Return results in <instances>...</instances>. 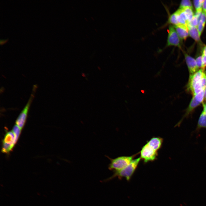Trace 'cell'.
<instances>
[{
	"mask_svg": "<svg viewBox=\"0 0 206 206\" xmlns=\"http://www.w3.org/2000/svg\"><path fill=\"white\" fill-rule=\"evenodd\" d=\"M141 159L140 157L133 159L129 165L122 169L114 171L113 175L106 181H109L115 177H118L119 179L124 177L127 181H129L137 168Z\"/></svg>",
	"mask_w": 206,
	"mask_h": 206,
	"instance_id": "6da1fadb",
	"label": "cell"
},
{
	"mask_svg": "<svg viewBox=\"0 0 206 206\" xmlns=\"http://www.w3.org/2000/svg\"><path fill=\"white\" fill-rule=\"evenodd\" d=\"M138 153L129 156H120L114 159L107 156V157L110 160V163L108 166V169L114 171L122 169L132 161L134 158Z\"/></svg>",
	"mask_w": 206,
	"mask_h": 206,
	"instance_id": "7a4b0ae2",
	"label": "cell"
},
{
	"mask_svg": "<svg viewBox=\"0 0 206 206\" xmlns=\"http://www.w3.org/2000/svg\"><path fill=\"white\" fill-rule=\"evenodd\" d=\"M36 88V85H34L33 88L32 93L31 94L27 104L16 120V125L21 129H22L25 124L30 106L34 96V95Z\"/></svg>",
	"mask_w": 206,
	"mask_h": 206,
	"instance_id": "3957f363",
	"label": "cell"
},
{
	"mask_svg": "<svg viewBox=\"0 0 206 206\" xmlns=\"http://www.w3.org/2000/svg\"><path fill=\"white\" fill-rule=\"evenodd\" d=\"M204 72L201 69L194 74L190 75L188 89L191 92L194 90L202 88L201 79Z\"/></svg>",
	"mask_w": 206,
	"mask_h": 206,
	"instance_id": "277c9868",
	"label": "cell"
},
{
	"mask_svg": "<svg viewBox=\"0 0 206 206\" xmlns=\"http://www.w3.org/2000/svg\"><path fill=\"white\" fill-rule=\"evenodd\" d=\"M140 153L141 159L145 163L155 160L158 155V151L153 149L147 143L142 146Z\"/></svg>",
	"mask_w": 206,
	"mask_h": 206,
	"instance_id": "5b68a950",
	"label": "cell"
},
{
	"mask_svg": "<svg viewBox=\"0 0 206 206\" xmlns=\"http://www.w3.org/2000/svg\"><path fill=\"white\" fill-rule=\"evenodd\" d=\"M168 35L166 47L180 46V39L173 25H170L167 30Z\"/></svg>",
	"mask_w": 206,
	"mask_h": 206,
	"instance_id": "8992f818",
	"label": "cell"
},
{
	"mask_svg": "<svg viewBox=\"0 0 206 206\" xmlns=\"http://www.w3.org/2000/svg\"><path fill=\"white\" fill-rule=\"evenodd\" d=\"M16 142L15 135L12 131L7 132L3 141L2 152L5 153L9 152Z\"/></svg>",
	"mask_w": 206,
	"mask_h": 206,
	"instance_id": "52a82bcc",
	"label": "cell"
},
{
	"mask_svg": "<svg viewBox=\"0 0 206 206\" xmlns=\"http://www.w3.org/2000/svg\"><path fill=\"white\" fill-rule=\"evenodd\" d=\"M185 58L190 75L194 74L199 70L195 60L186 54H185Z\"/></svg>",
	"mask_w": 206,
	"mask_h": 206,
	"instance_id": "ba28073f",
	"label": "cell"
},
{
	"mask_svg": "<svg viewBox=\"0 0 206 206\" xmlns=\"http://www.w3.org/2000/svg\"><path fill=\"white\" fill-rule=\"evenodd\" d=\"M174 26L180 40H185L189 35L187 26L181 25Z\"/></svg>",
	"mask_w": 206,
	"mask_h": 206,
	"instance_id": "9c48e42d",
	"label": "cell"
},
{
	"mask_svg": "<svg viewBox=\"0 0 206 206\" xmlns=\"http://www.w3.org/2000/svg\"><path fill=\"white\" fill-rule=\"evenodd\" d=\"M163 139L160 137H153L147 142L148 145L155 150L158 151L162 146Z\"/></svg>",
	"mask_w": 206,
	"mask_h": 206,
	"instance_id": "30bf717a",
	"label": "cell"
},
{
	"mask_svg": "<svg viewBox=\"0 0 206 206\" xmlns=\"http://www.w3.org/2000/svg\"><path fill=\"white\" fill-rule=\"evenodd\" d=\"M202 128L206 129V115L203 108L198 120L195 131L199 132Z\"/></svg>",
	"mask_w": 206,
	"mask_h": 206,
	"instance_id": "8fae6325",
	"label": "cell"
},
{
	"mask_svg": "<svg viewBox=\"0 0 206 206\" xmlns=\"http://www.w3.org/2000/svg\"><path fill=\"white\" fill-rule=\"evenodd\" d=\"M189 35L195 41L201 42L200 35L199 34L197 27H189L188 28Z\"/></svg>",
	"mask_w": 206,
	"mask_h": 206,
	"instance_id": "7c38bea8",
	"label": "cell"
},
{
	"mask_svg": "<svg viewBox=\"0 0 206 206\" xmlns=\"http://www.w3.org/2000/svg\"><path fill=\"white\" fill-rule=\"evenodd\" d=\"M168 23L173 26H177L179 25L177 19V15L176 11L169 16Z\"/></svg>",
	"mask_w": 206,
	"mask_h": 206,
	"instance_id": "4fadbf2b",
	"label": "cell"
},
{
	"mask_svg": "<svg viewBox=\"0 0 206 206\" xmlns=\"http://www.w3.org/2000/svg\"><path fill=\"white\" fill-rule=\"evenodd\" d=\"M183 9L187 17L188 23L192 20L194 15L192 8H187Z\"/></svg>",
	"mask_w": 206,
	"mask_h": 206,
	"instance_id": "5bb4252c",
	"label": "cell"
},
{
	"mask_svg": "<svg viewBox=\"0 0 206 206\" xmlns=\"http://www.w3.org/2000/svg\"><path fill=\"white\" fill-rule=\"evenodd\" d=\"M187 8H193L192 3L189 0H183L181 1L179 9H184Z\"/></svg>",
	"mask_w": 206,
	"mask_h": 206,
	"instance_id": "9a60e30c",
	"label": "cell"
},
{
	"mask_svg": "<svg viewBox=\"0 0 206 206\" xmlns=\"http://www.w3.org/2000/svg\"><path fill=\"white\" fill-rule=\"evenodd\" d=\"M203 0L193 1V3L196 11H202V4Z\"/></svg>",
	"mask_w": 206,
	"mask_h": 206,
	"instance_id": "2e32d148",
	"label": "cell"
},
{
	"mask_svg": "<svg viewBox=\"0 0 206 206\" xmlns=\"http://www.w3.org/2000/svg\"><path fill=\"white\" fill-rule=\"evenodd\" d=\"M199 22L198 19L194 15L192 20L188 24L187 27H197Z\"/></svg>",
	"mask_w": 206,
	"mask_h": 206,
	"instance_id": "e0dca14e",
	"label": "cell"
},
{
	"mask_svg": "<svg viewBox=\"0 0 206 206\" xmlns=\"http://www.w3.org/2000/svg\"><path fill=\"white\" fill-rule=\"evenodd\" d=\"M21 130L16 125H15L12 130L15 135V140L16 141L20 133Z\"/></svg>",
	"mask_w": 206,
	"mask_h": 206,
	"instance_id": "ac0fdd59",
	"label": "cell"
},
{
	"mask_svg": "<svg viewBox=\"0 0 206 206\" xmlns=\"http://www.w3.org/2000/svg\"><path fill=\"white\" fill-rule=\"evenodd\" d=\"M201 84L203 90H205L206 87V72H204L201 79Z\"/></svg>",
	"mask_w": 206,
	"mask_h": 206,
	"instance_id": "d6986e66",
	"label": "cell"
},
{
	"mask_svg": "<svg viewBox=\"0 0 206 206\" xmlns=\"http://www.w3.org/2000/svg\"><path fill=\"white\" fill-rule=\"evenodd\" d=\"M205 23L201 21L199 22L197 28L200 36L203 31Z\"/></svg>",
	"mask_w": 206,
	"mask_h": 206,
	"instance_id": "ffe728a7",
	"label": "cell"
},
{
	"mask_svg": "<svg viewBox=\"0 0 206 206\" xmlns=\"http://www.w3.org/2000/svg\"><path fill=\"white\" fill-rule=\"evenodd\" d=\"M197 67L198 69L202 68V55L198 56L195 59Z\"/></svg>",
	"mask_w": 206,
	"mask_h": 206,
	"instance_id": "44dd1931",
	"label": "cell"
},
{
	"mask_svg": "<svg viewBox=\"0 0 206 206\" xmlns=\"http://www.w3.org/2000/svg\"><path fill=\"white\" fill-rule=\"evenodd\" d=\"M202 66L201 69L204 71L206 66V56L202 54Z\"/></svg>",
	"mask_w": 206,
	"mask_h": 206,
	"instance_id": "7402d4cb",
	"label": "cell"
},
{
	"mask_svg": "<svg viewBox=\"0 0 206 206\" xmlns=\"http://www.w3.org/2000/svg\"><path fill=\"white\" fill-rule=\"evenodd\" d=\"M202 8L203 12L206 14V0H203Z\"/></svg>",
	"mask_w": 206,
	"mask_h": 206,
	"instance_id": "603a6c76",
	"label": "cell"
},
{
	"mask_svg": "<svg viewBox=\"0 0 206 206\" xmlns=\"http://www.w3.org/2000/svg\"><path fill=\"white\" fill-rule=\"evenodd\" d=\"M8 38H7L6 39H1L0 40V44L1 45H3L5 44L8 41Z\"/></svg>",
	"mask_w": 206,
	"mask_h": 206,
	"instance_id": "cb8c5ba5",
	"label": "cell"
},
{
	"mask_svg": "<svg viewBox=\"0 0 206 206\" xmlns=\"http://www.w3.org/2000/svg\"><path fill=\"white\" fill-rule=\"evenodd\" d=\"M202 54L206 56V46H205L203 49Z\"/></svg>",
	"mask_w": 206,
	"mask_h": 206,
	"instance_id": "d4e9b609",
	"label": "cell"
},
{
	"mask_svg": "<svg viewBox=\"0 0 206 206\" xmlns=\"http://www.w3.org/2000/svg\"><path fill=\"white\" fill-rule=\"evenodd\" d=\"M203 108L204 109L206 115V102L203 103Z\"/></svg>",
	"mask_w": 206,
	"mask_h": 206,
	"instance_id": "484cf974",
	"label": "cell"
},
{
	"mask_svg": "<svg viewBox=\"0 0 206 206\" xmlns=\"http://www.w3.org/2000/svg\"><path fill=\"white\" fill-rule=\"evenodd\" d=\"M204 99L206 101V87L204 90Z\"/></svg>",
	"mask_w": 206,
	"mask_h": 206,
	"instance_id": "4316f807",
	"label": "cell"
},
{
	"mask_svg": "<svg viewBox=\"0 0 206 206\" xmlns=\"http://www.w3.org/2000/svg\"><path fill=\"white\" fill-rule=\"evenodd\" d=\"M82 76L83 77H86V75H85V74L84 73H82Z\"/></svg>",
	"mask_w": 206,
	"mask_h": 206,
	"instance_id": "83f0119b",
	"label": "cell"
}]
</instances>
